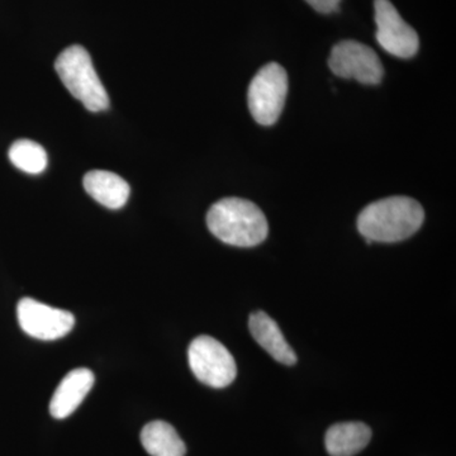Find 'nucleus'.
<instances>
[{"label": "nucleus", "instance_id": "ddd939ff", "mask_svg": "<svg viewBox=\"0 0 456 456\" xmlns=\"http://www.w3.org/2000/svg\"><path fill=\"white\" fill-rule=\"evenodd\" d=\"M141 444L151 456H185L187 446L178 432L165 421H152L141 431Z\"/></svg>", "mask_w": 456, "mask_h": 456}, {"label": "nucleus", "instance_id": "7ed1b4c3", "mask_svg": "<svg viewBox=\"0 0 456 456\" xmlns=\"http://www.w3.org/2000/svg\"><path fill=\"white\" fill-rule=\"evenodd\" d=\"M55 69L71 95L82 102L90 112H101L110 107L106 88L84 47L74 45L62 51L56 59Z\"/></svg>", "mask_w": 456, "mask_h": 456}, {"label": "nucleus", "instance_id": "9d476101", "mask_svg": "<svg viewBox=\"0 0 456 456\" xmlns=\"http://www.w3.org/2000/svg\"><path fill=\"white\" fill-rule=\"evenodd\" d=\"M248 327L255 340L272 358L284 365L296 364V353L285 340L278 323L269 314L261 311L254 312L248 321Z\"/></svg>", "mask_w": 456, "mask_h": 456}, {"label": "nucleus", "instance_id": "1a4fd4ad", "mask_svg": "<svg viewBox=\"0 0 456 456\" xmlns=\"http://www.w3.org/2000/svg\"><path fill=\"white\" fill-rule=\"evenodd\" d=\"M94 374L86 368L75 369L66 374L51 398V415L57 419H64L74 413L94 386Z\"/></svg>", "mask_w": 456, "mask_h": 456}, {"label": "nucleus", "instance_id": "4468645a", "mask_svg": "<svg viewBox=\"0 0 456 456\" xmlns=\"http://www.w3.org/2000/svg\"><path fill=\"white\" fill-rule=\"evenodd\" d=\"M9 160L27 174H41L47 167L46 150L31 140H18L9 149Z\"/></svg>", "mask_w": 456, "mask_h": 456}, {"label": "nucleus", "instance_id": "0eeeda50", "mask_svg": "<svg viewBox=\"0 0 456 456\" xmlns=\"http://www.w3.org/2000/svg\"><path fill=\"white\" fill-rule=\"evenodd\" d=\"M374 9L375 37L380 47L399 59L415 56L419 47V35L404 22L395 5L389 0H374Z\"/></svg>", "mask_w": 456, "mask_h": 456}, {"label": "nucleus", "instance_id": "f8f14e48", "mask_svg": "<svg viewBox=\"0 0 456 456\" xmlns=\"http://www.w3.org/2000/svg\"><path fill=\"white\" fill-rule=\"evenodd\" d=\"M371 430L362 422H342L326 432L325 445L331 456H354L367 448Z\"/></svg>", "mask_w": 456, "mask_h": 456}, {"label": "nucleus", "instance_id": "423d86ee", "mask_svg": "<svg viewBox=\"0 0 456 456\" xmlns=\"http://www.w3.org/2000/svg\"><path fill=\"white\" fill-rule=\"evenodd\" d=\"M329 66L336 77L355 79L364 86H377L383 79L384 69L379 57L373 49L358 41L346 40L335 45Z\"/></svg>", "mask_w": 456, "mask_h": 456}, {"label": "nucleus", "instance_id": "2eb2a0df", "mask_svg": "<svg viewBox=\"0 0 456 456\" xmlns=\"http://www.w3.org/2000/svg\"><path fill=\"white\" fill-rule=\"evenodd\" d=\"M312 8L323 14L332 13L338 9L341 0H305Z\"/></svg>", "mask_w": 456, "mask_h": 456}, {"label": "nucleus", "instance_id": "20e7f679", "mask_svg": "<svg viewBox=\"0 0 456 456\" xmlns=\"http://www.w3.org/2000/svg\"><path fill=\"white\" fill-rule=\"evenodd\" d=\"M288 94V75L277 62L261 68L251 80L248 104L251 116L261 126H272L278 121Z\"/></svg>", "mask_w": 456, "mask_h": 456}, {"label": "nucleus", "instance_id": "6e6552de", "mask_svg": "<svg viewBox=\"0 0 456 456\" xmlns=\"http://www.w3.org/2000/svg\"><path fill=\"white\" fill-rule=\"evenodd\" d=\"M17 317L20 329L27 335L44 341L64 338L75 325V317L70 312L50 307L32 298L20 299Z\"/></svg>", "mask_w": 456, "mask_h": 456}, {"label": "nucleus", "instance_id": "39448f33", "mask_svg": "<svg viewBox=\"0 0 456 456\" xmlns=\"http://www.w3.org/2000/svg\"><path fill=\"white\" fill-rule=\"evenodd\" d=\"M189 367L200 382L212 388H224L235 380V359L220 341L208 335L198 336L189 345Z\"/></svg>", "mask_w": 456, "mask_h": 456}, {"label": "nucleus", "instance_id": "f257e3e1", "mask_svg": "<svg viewBox=\"0 0 456 456\" xmlns=\"http://www.w3.org/2000/svg\"><path fill=\"white\" fill-rule=\"evenodd\" d=\"M424 220V208L413 198L389 197L369 204L360 212L358 230L368 244H389L415 235Z\"/></svg>", "mask_w": 456, "mask_h": 456}, {"label": "nucleus", "instance_id": "f03ea898", "mask_svg": "<svg viewBox=\"0 0 456 456\" xmlns=\"http://www.w3.org/2000/svg\"><path fill=\"white\" fill-rule=\"evenodd\" d=\"M207 226L222 242L237 248H254L269 233L265 215L242 198H224L213 204L207 213Z\"/></svg>", "mask_w": 456, "mask_h": 456}, {"label": "nucleus", "instance_id": "9b49d317", "mask_svg": "<svg viewBox=\"0 0 456 456\" xmlns=\"http://www.w3.org/2000/svg\"><path fill=\"white\" fill-rule=\"evenodd\" d=\"M84 189L93 200L110 209H119L127 203L131 188L117 174L107 170H92L84 176Z\"/></svg>", "mask_w": 456, "mask_h": 456}]
</instances>
